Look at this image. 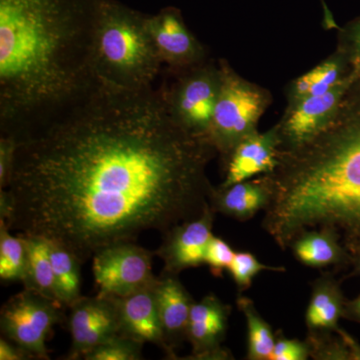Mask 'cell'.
Returning <instances> with one entry per match:
<instances>
[{
	"instance_id": "f546056e",
	"label": "cell",
	"mask_w": 360,
	"mask_h": 360,
	"mask_svg": "<svg viewBox=\"0 0 360 360\" xmlns=\"http://www.w3.org/2000/svg\"><path fill=\"white\" fill-rule=\"evenodd\" d=\"M18 141L9 135H0V189L8 186Z\"/></svg>"
},
{
	"instance_id": "d6986e66",
	"label": "cell",
	"mask_w": 360,
	"mask_h": 360,
	"mask_svg": "<svg viewBox=\"0 0 360 360\" xmlns=\"http://www.w3.org/2000/svg\"><path fill=\"white\" fill-rule=\"evenodd\" d=\"M352 72L345 56L336 49L314 70L291 82L286 97L288 104L297 103L307 97L321 96L333 89Z\"/></svg>"
},
{
	"instance_id": "d6a6232c",
	"label": "cell",
	"mask_w": 360,
	"mask_h": 360,
	"mask_svg": "<svg viewBox=\"0 0 360 360\" xmlns=\"http://www.w3.org/2000/svg\"><path fill=\"white\" fill-rule=\"evenodd\" d=\"M321 1L322 8H323L324 16H326V25L330 26V27H335L336 23L335 20H333V14L329 11L328 6H326V1H324V0H321Z\"/></svg>"
},
{
	"instance_id": "8992f818",
	"label": "cell",
	"mask_w": 360,
	"mask_h": 360,
	"mask_svg": "<svg viewBox=\"0 0 360 360\" xmlns=\"http://www.w3.org/2000/svg\"><path fill=\"white\" fill-rule=\"evenodd\" d=\"M167 75L172 80L163 82L158 89L168 113L188 134L210 142L208 134L221 84L219 60L208 58L184 70H167Z\"/></svg>"
},
{
	"instance_id": "3957f363",
	"label": "cell",
	"mask_w": 360,
	"mask_h": 360,
	"mask_svg": "<svg viewBox=\"0 0 360 360\" xmlns=\"http://www.w3.org/2000/svg\"><path fill=\"white\" fill-rule=\"evenodd\" d=\"M270 196L262 229L283 250L305 232L326 231L356 260L360 253V79L330 124L311 141L279 150L265 174Z\"/></svg>"
},
{
	"instance_id": "4dcf8cb0",
	"label": "cell",
	"mask_w": 360,
	"mask_h": 360,
	"mask_svg": "<svg viewBox=\"0 0 360 360\" xmlns=\"http://www.w3.org/2000/svg\"><path fill=\"white\" fill-rule=\"evenodd\" d=\"M32 355L13 342L1 338L0 340V360L32 359Z\"/></svg>"
},
{
	"instance_id": "5bb4252c",
	"label": "cell",
	"mask_w": 360,
	"mask_h": 360,
	"mask_svg": "<svg viewBox=\"0 0 360 360\" xmlns=\"http://www.w3.org/2000/svg\"><path fill=\"white\" fill-rule=\"evenodd\" d=\"M155 283L156 281L150 285L123 297L115 296L120 314V335L143 345L153 343L170 359L158 311Z\"/></svg>"
},
{
	"instance_id": "7c38bea8",
	"label": "cell",
	"mask_w": 360,
	"mask_h": 360,
	"mask_svg": "<svg viewBox=\"0 0 360 360\" xmlns=\"http://www.w3.org/2000/svg\"><path fill=\"white\" fill-rule=\"evenodd\" d=\"M214 213L210 205L200 217L175 225L162 234V243L155 251L163 262L162 271L179 274L205 264L206 248L213 236Z\"/></svg>"
},
{
	"instance_id": "1f68e13d",
	"label": "cell",
	"mask_w": 360,
	"mask_h": 360,
	"mask_svg": "<svg viewBox=\"0 0 360 360\" xmlns=\"http://www.w3.org/2000/svg\"><path fill=\"white\" fill-rule=\"evenodd\" d=\"M343 316L354 321H360V295L354 300L345 302Z\"/></svg>"
},
{
	"instance_id": "ac0fdd59",
	"label": "cell",
	"mask_w": 360,
	"mask_h": 360,
	"mask_svg": "<svg viewBox=\"0 0 360 360\" xmlns=\"http://www.w3.org/2000/svg\"><path fill=\"white\" fill-rule=\"evenodd\" d=\"M345 302L340 284L333 276L326 274L316 279L305 315L307 328L314 333L338 329Z\"/></svg>"
},
{
	"instance_id": "2e32d148",
	"label": "cell",
	"mask_w": 360,
	"mask_h": 360,
	"mask_svg": "<svg viewBox=\"0 0 360 360\" xmlns=\"http://www.w3.org/2000/svg\"><path fill=\"white\" fill-rule=\"evenodd\" d=\"M156 300L170 359H176L175 350L187 340L191 309L195 302L179 274L161 271L155 283Z\"/></svg>"
},
{
	"instance_id": "836d02e7",
	"label": "cell",
	"mask_w": 360,
	"mask_h": 360,
	"mask_svg": "<svg viewBox=\"0 0 360 360\" xmlns=\"http://www.w3.org/2000/svg\"><path fill=\"white\" fill-rule=\"evenodd\" d=\"M357 260V265H359V272H360V253L359 255V257H356Z\"/></svg>"
},
{
	"instance_id": "8fae6325",
	"label": "cell",
	"mask_w": 360,
	"mask_h": 360,
	"mask_svg": "<svg viewBox=\"0 0 360 360\" xmlns=\"http://www.w3.org/2000/svg\"><path fill=\"white\" fill-rule=\"evenodd\" d=\"M146 22L158 56L167 70H184L210 58L205 45L187 27L176 7H165L156 14H148Z\"/></svg>"
},
{
	"instance_id": "4316f807",
	"label": "cell",
	"mask_w": 360,
	"mask_h": 360,
	"mask_svg": "<svg viewBox=\"0 0 360 360\" xmlns=\"http://www.w3.org/2000/svg\"><path fill=\"white\" fill-rule=\"evenodd\" d=\"M338 51L345 56L350 70L360 79V18L341 28Z\"/></svg>"
},
{
	"instance_id": "4fadbf2b",
	"label": "cell",
	"mask_w": 360,
	"mask_h": 360,
	"mask_svg": "<svg viewBox=\"0 0 360 360\" xmlns=\"http://www.w3.org/2000/svg\"><path fill=\"white\" fill-rule=\"evenodd\" d=\"M231 307L214 295L194 302L189 319L187 340L193 347V359H229L220 345L226 333Z\"/></svg>"
},
{
	"instance_id": "d4e9b609",
	"label": "cell",
	"mask_w": 360,
	"mask_h": 360,
	"mask_svg": "<svg viewBox=\"0 0 360 360\" xmlns=\"http://www.w3.org/2000/svg\"><path fill=\"white\" fill-rule=\"evenodd\" d=\"M143 343L124 335H117L92 348L84 355L85 360H139Z\"/></svg>"
},
{
	"instance_id": "ba28073f",
	"label": "cell",
	"mask_w": 360,
	"mask_h": 360,
	"mask_svg": "<svg viewBox=\"0 0 360 360\" xmlns=\"http://www.w3.org/2000/svg\"><path fill=\"white\" fill-rule=\"evenodd\" d=\"M153 255L135 241L97 251L92 257V272L98 292L123 297L155 283Z\"/></svg>"
},
{
	"instance_id": "52a82bcc",
	"label": "cell",
	"mask_w": 360,
	"mask_h": 360,
	"mask_svg": "<svg viewBox=\"0 0 360 360\" xmlns=\"http://www.w3.org/2000/svg\"><path fill=\"white\" fill-rule=\"evenodd\" d=\"M66 307L37 291L23 288L0 310V330L4 338L25 349L32 359H49L46 341L53 328L68 319Z\"/></svg>"
},
{
	"instance_id": "30bf717a",
	"label": "cell",
	"mask_w": 360,
	"mask_h": 360,
	"mask_svg": "<svg viewBox=\"0 0 360 360\" xmlns=\"http://www.w3.org/2000/svg\"><path fill=\"white\" fill-rule=\"evenodd\" d=\"M70 310L71 345L65 359H84L92 348L120 335L115 296L99 292L96 296H80Z\"/></svg>"
},
{
	"instance_id": "83f0119b",
	"label": "cell",
	"mask_w": 360,
	"mask_h": 360,
	"mask_svg": "<svg viewBox=\"0 0 360 360\" xmlns=\"http://www.w3.org/2000/svg\"><path fill=\"white\" fill-rule=\"evenodd\" d=\"M236 251L224 239L213 236L206 248L205 264L215 276H221L224 270L229 269Z\"/></svg>"
},
{
	"instance_id": "9a60e30c",
	"label": "cell",
	"mask_w": 360,
	"mask_h": 360,
	"mask_svg": "<svg viewBox=\"0 0 360 360\" xmlns=\"http://www.w3.org/2000/svg\"><path fill=\"white\" fill-rule=\"evenodd\" d=\"M281 139L276 125L267 131L255 132L243 139L227 160L226 175L220 186H229L276 169Z\"/></svg>"
},
{
	"instance_id": "9c48e42d",
	"label": "cell",
	"mask_w": 360,
	"mask_h": 360,
	"mask_svg": "<svg viewBox=\"0 0 360 360\" xmlns=\"http://www.w3.org/2000/svg\"><path fill=\"white\" fill-rule=\"evenodd\" d=\"M355 78L356 77L352 71L326 94L288 104L283 117L276 124L281 139L279 150L298 148L326 129L335 117Z\"/></svg>"
},
{
	"instance_id": "484cf974",
	"label": "cell",
	"mask_w": 360,
	"mask_h": 360,
	"mask_svg": "<svg viewBox=\"0 0 360 360\" xmlns=\"http://www.w3.org/2000/svg\"><path fill=\"white\" fill-rule=\"evenodd\" d=\"M229 274L239 290H245L252 283L253 278L264 270H274V271H284L283 267L269 266L258 262L252 253L248 251H236L231 266L229 267Z\"/></svg>"
},
{
	"instance_id": "7a4b0ae2",
	"label": "cell",
	"mask_w": 360,
	"mask_h": 360,
	"mask_svg": "<svg viewBox=\"0 0 360 360\" xmlns=\"http://www.w3.org/2000/svg\"><path fill=\"white\" fill-rule=\"evenodd\" d=\"M99 0H0V135L18 141L96 87Z\"/></svg>"
},
{
	"instance_id": "277c9868",
	"label": "cell",
	"mask_w": 360,
	"mask_h": 360,
	"mask_svg": "<svg viewBox=\"0 0 360 360\" xmlns=\"http://www.w3.org/2000/svg\"><path fill=\"white\" fill-rule=\"evenodd\" d=\"M146 20L148 14L120 0H99L91 56L97 84L132 91L155 87L163 63Z\"/></svg>"
},
{
	"instance_id": "6da1fadb",
	"label": "cell",
	"mask_w": 360,
	"mask_h": 360,
	"mask_svg": "<svg viewBox=\"0 0 360 360\" xmlns=\"http://www.w3.org/2000/svg\"><path fill=\"white\" fill-rule=\"evenodd\" d=\"M217 155L168 113L160 89H96L18 141L0 221L58 243L84 264L97 251L200 217Z\"/></svg>"
},
{
	"instance_id": "ffe728a7",
	"label": "cell",
	"mask_w": 360,
	"mask_h": 360,
	"mask_svg": "<svg viewBox=\"0 0 360 360\" xmlns=\"http://www.w3.org/2000/svg\"><path fill=\"white\" fill-rule=\"evenodd\" d=\"M302 264L311 267L347 264L354 260L335 234L326 231L305 232L290 246Z\"/></svg>"
},
{
	"instance_id": "f1b7e54d",
	"label": "cell",
	"mask_w": 360,
	"mask_h": 360,
	"mask_svg": "<svg viewBox=\"0 0 360 360\" xmlns=\"http://www.w3.org/2000/svg\"><path fill=\"white\" fill-rule=\"evenodd\" d=\"M310 354L309 342L278 338L276 340L270 360H305Z\"/></svg>"
},
{
	"instance_id": "7402d4cb",
	"label": "cell",
	"mask_w": 360,
	"mask_h": 360,
	"mask_svg": "<svg viewBox=\"0 0 360 360\" xmlns=\"http://www.w3.org/2000/svg\"><path fill=\"white\" fill-rule=\"evenodd\" d=\"M23 236L28 250V272L23 286L61 303L49 257V243L40 236Z\"/></svg>"
},
{
	"instance_id": "e0dca14e",
	"label": "cell",
	"mask_w": 360,
	"mask_h": 360,
	"mask_svg": "<svg viewBox=\"0 0 360 360\" xmlns=\"http://www.w3.org/2000/svg\"><path fill=\"white\" fill-rule=\"evenodd\" d=\"M270 196L269 180L264 174L229 186L213 187L210 196L214 212L238 220H248L264 210Z\"/></svg>"
},
{
	"instance_id": "603a6c76",
	"label": "cell",
	"mask_w": 360,
	"mask_h": 360,
	"mask_svg": "<svg viewBox=\"0 0 360 360\" xmlns=\"http://www.w3.org/2000/svg\"><path fill=\"white\" fill-rule=\"evenodd\" d=\"M6 222L0 221V279L25 283L28 272V250L21 234L13 236Z\"/></svg>"
},
{
	"instance_id": "5b68a950",
	"label": "cell",
	"mask_w": 360,
	"mask_h": 360,
	"mask_svg": "<svg viewBox=\"0 0 360 360\" xmlns=\"http://www.w3.org/2000/svg\"><path fill=\"white\" fill-rule=\"evenodd\" d=\"M219 63L221 84L208 139L226 163L234 148L258 131V122L271 104L272 96L269 89L240 77L224 59Z\"/></svg>"
},
{
	"instance_id": "44dd1931",
	"label": "cell",
	"mask_w": 360,
	"mask_h": 360,
	"mask_svg": "<svg viewBox=\"0 0 360 360\" xmlns=\"http://www.w3.org/2000/svg\"><path fill=\"white\" fill-rule=\"evenodd\" d=\"M47 240V239H46ZM59 300L70 309L82 295V262L65 246L47 240Z\"/></svg>"
},
{
	"instance_id": "cb8c5ba5",
	"label": "cell",
	"mask_w": 360,
	"mask_h": 360,
	"mask_svg": "<svg viewBox=\"0 0 360 360\" xmlns=\"http://www.w3.org/2000/svg\"><path fill=\"white\" fill-rule=\"evenodd\" d=\"M239 309L245 314L248 324V359L250 360H269L274 352L276 338L274 331L262 316L255 303L246 296H239Z\"/></svg>"
}]
</instances>
